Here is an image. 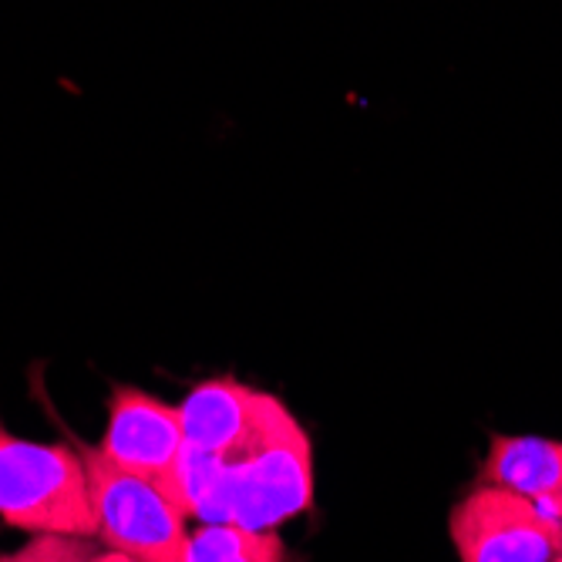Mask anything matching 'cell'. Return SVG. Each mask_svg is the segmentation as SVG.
I'll use <instances>...</instances> for the list:
<instances>
[{
    "label": "cell",
    "mask_w": 562,
    "mask_h": 562,
    "mask_svg": "<svg viewBox=\"0 0 562 562\" xmlns=\"http://www.w3.org/2000/svg\"><path fill=\"white\" fill-rule=\"evenodd\" d=\"M85 562H135V559L125 555V552H119V549H105V552H98V549H94Z\"/></svg>",
    "instance_id": "10"
},
{
    "label": "cell",
    "mask_w": 562,
    "mask_h": 562,
    "mask_svg": "<svg viewBox=\"0 0 562 562\" xmlns=\"http://www.w3.org/2000/svg\"><path fill=\"white\" fill-rule=\"evenodd\" d=\"M91 552L94 546L78 536H34L21 549L0 555V562H85Z\"/></svg>",
    "instance_id": "9"
},
{
    "label": "cell",
    "mask_w": 562,
    "mask_h": 562,
    "mask_svg": "<svg viewBox=\"0 0 562 562\" xmlns=\"http://www.w3.org/2000/svg\"><path fill=\"white\" fill-rule=\"evenodd\" d=\"M98 532L109 549L135 562H182L189 516L159 488L132 472L115 469L98 448H81Z\"/></svg>",
    "instance_id": "3"
},
{
    "label": "cell",
    "mask_w": 562,
    "mask_h": 562,
    "mask_svg": "<svg viewBox=\"0 0 562 562\" xmlns=\"http://www.w3.org/2000/svg\"><path fill=\"white\" fill-rule=\"evenodd\" d=\"M249 384H239L236 378H210L199 381L179 407V422L186 445L195 451H226L239 441L249 404H252Z\"/></svg>",
    "instance_id": "7"
},
{
    "label": "cell",
    "mask_w": 562,
    "mask_h": 562,
    "mask_svg": "<svg viewBox=\"0 0 562 562\" xmlns=\"http://www.w3.org/2000/svg\"><path fill=\"white\" fill-rule=\"evenodd\" d=\"M552 562H562V552H559V555H555V559H552Z\"/></svg>",
    "instance_id": "11"
},
{
    "label": "cell",
    "mask_w": 562,
    "mask_h": 562,
    "mask_svg": "<svg viewBox=\"0 0 562 562\" xmlns=\"http://www.w3.org/2000/svg\"><path fill=\"white\" fill-rule=\"evenodd\" d=\"M448 532L458 562H552L562 552V526L492 482H479L454 502Z\"/></svg>",
    "instance_id": "4"
},
{
    "label": "cell",
    "mask_w": 562,
    "mask_h": 562,
    "mask_svg": "<svg viewBox=\"0 0 562 562\" xmlns=\"http://www.w3.org/2000/svg\"><path fill=\"white\" fill-rule=\"evenodd\" d=\"M0 519L31 536L91 539L98 519L81 451L0 425Z\"/></svg>",
    "instance_id": "2"
},
{
    "label": "cell",
    "mask_w": 562,
    "mask_h": 562,
    "mask_svg": "<svg viewBox=\"0 0 562 562\" xmlns=\"http://www.w3.org/2000/svg\"><path fill=\"white\" fill-rule=\"evenodd\" d=\"M482 482L539 505L562 526V441L542 435H492Z\"/></svg>",
    "instance_id": "6"
},
{
    "label": "cell",
    "mask_w": 562,
    "mask_h": 562,
    "mask_svg": "<svg viewBox=\"0 0 562 562\" xmlns=\"http://www.w3.org/2000/svg\"><path fill=\"white\" fill-rule=\"evenodd\" d=\"M182 562H286L280 532L210 522L189 532Z\"/></svg>",
    "instance_id": "8"
},
{
    "label": "cell",
    "mask_w": 562,
    "mask_h": 562,
    "mask_svg": "<svg viewBox=\"0 0 562 562\" xmlns=\"http://www.w3.org/2000/svg\"><path fill=\"white\" fill-rule=\"evenodd\" d=\"M179 505L199 526L233 522L277 532L314 505V448L290 407L252 391L249 422L226 451L186 448Z\"/></svg>",
    "instance_id": "1"
},
{
    "label": "cell",
    "mask_w": 562,
    "mask_h": 562,
    "mask_svg": "<svg viewBox=\"0 0 562 562\" xmlns=\"http://www.w3.org/2000/svg\"><path fill=\"white\" fill-rule=\"evenodd\" d=\"M186 435L179 407L142 387H115L109 401V428L98 451L105 462L159 485L179 505V475L186 462ZM182 508V505H179Z\"/></svg>",
    "instance_id": "5"
}]
</instances>
